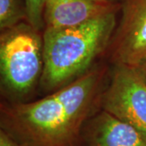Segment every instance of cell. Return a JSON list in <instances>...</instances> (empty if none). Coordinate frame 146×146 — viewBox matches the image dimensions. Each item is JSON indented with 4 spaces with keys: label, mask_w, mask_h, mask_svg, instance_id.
Returning <instances> with one entry per match:
<instances>
[{
    "label": "cell",
    "mask_w": 146,
    "mask_h": 146,
    "mask_svg": "<svg viewBox=\"0 0 146 146\" xmlns=\"http://www.w3.org/2000/svg\"><path fill=\"white\" fill-rule=\"evenodd\" d=\"M101 102L103 110L134 127L146 137V84L135 68L115 64Z\"/></svg>",
    "instance_id": "4"
},
{
    "label": "cell",
    "mask_w": 146,
    "mask_h": 146,
    "mask_svg": "<svg viewBox=\"0 0 146 146\" xmlns=\"http://www.w3.org/2000/svg\"><path fill=\"white\" fill-rule=\"evenodd\" d=\"M109 48L115 64L136 68L146 58V0H123Z\"/></svg>",
    "instance_id": "5"
},
{
    "label": "cell",
    "mask_w": 146,
    "mask_h": 146,
    "mask_svg": "<svg viewBox=\"0 0 146 146\" xmlns=\"http://www.w3.org/2000/svg\"><path fill=\"white\" fill-rule=\"evenodd\" d=\"M106 1L109 2V3H112V4H114V5L120 6V3H122V1H123V0H106Z\"/></svg>",
    "instance_id": "12"
},
{
    "label": "cell",
    "mask_w": 146,
    "mask_h": 146,
    "mask_svg": "<svg viewBox=\"0 0 146 146\" xmlns=\"http://www.w3.org/2000/svg\"><path fill=\"white\" fill-rule=\"evenodd\" d=\"M134 68L137 74L141 76V78L146 84V58L138 66H136V68Z\"/></svg>",
    "instance_id": "11"
},
{
    "label": "cell",
    "mask_w": 146,
    "mask_h": 146,
    "mask_svg": "<svg viewBox=\"0 0 146 146\" xmlns=\"http://www.w3.org/2000/svg\"><path fill=\"white\" fill-rule=\"evenodd\" d=\"M0 69L2 82L16 94L29 93L43 69V39L27 21L1 32Z\"/></svg>",
    "instance_id": "3"
},
{
    "label": "cell",
    "mask_w": 146,
    "mask_h": 146,
    "mask_svg": "<svg viewBox=\"0 0 146 146\" xmlns=\"http://www.w3.org/2000/svg\"><path fill=\"white\" fill-rule=\"evenodd\" d=\"M90 146H146V137L134 127L102 110L87 132Z\"/></svg>",
    "instance_id": "7"
},
{
    "label": "cell",
    "mask_w": 146,
    "mask_h": 146,
    "mask_svg": "<svg viewBox=\"0 0 146 146\" xmlns=\"http://www.w3.org/2000/svg\"><path fill=\"white\" fill-rule=\"evenodd\" d=\"M119 11L77 26L44 29L40 79L43 90L52 93L89 72L94 60L109 47Z\"/></svg>",
    "instance_id": "2"
},
{
    "label": "cell",
    "mask_w": 146,
    "mask_h": 146,
    "mask_svg": "<svg viewBox=\"0 0 146 146\" xmlns=\"http://www.w3.org/2000/svg\"><path fill=\"white\" fill-rule=\"evenodd\" d=\"M104 73L95 68L42 99L3 107L1 129L21 146H78Z\"/></svg>",
    "instance_id": "1"
},
{
    "label": "cell",
    "mask_w": 146,
    "mask_h": 146,
    "mask_svg": "<svg viewBox=\"0 0 146 146\" xmlns=\"http://www.w3.org/2000/svg\"><path fill=\"white\" fill-rule=\"evenodd\" d=\"M27 21L25 0H0L1 32Z\"/></svg>",
    "instance_id": "8"
},
{
    "label": "cell",
    "mask_w": 146,
    "mask_h": 146,
    "mask_svg": "<svg viewBox=\"0 0 146 146\" xmlns=\"http://www.w3.org/2000/svg\"><path fill=\"white\" fill-rule=\"evenodd\" d=\"M0 146H21L3 130H0Z\"/></svg>",
    "instance_id": "10"
},
{
    "label": "cell",
    "mask_w": 146,
    "mask_h": 146,
    "mask_svg": "<svg viewBox=\"0 0 146 146\" xmlns=\"http://www.w3.org/2000/svg\"><path fill=\"white\" fill-rule=\"evenodd\" d=\"M46 0H25L27 8V22L37 31L45 29L43 11Z\"/></svg>",
    "instance_id": "9"
},
{
    "label": "cell",
    "mask_w": 146,
    "mask_h": 146,
    "mask_svg": "<svg viewBox=\"0 0 146 146\" xmlns=\"http://www.w3.org/2000/svg\"><path fill=\"white\" fill-rule=\"evenodd\" d=\"M117 10L119 6L106 0H46L43 11L45 29L77 26Z\"/></svg>",
    "instance_id": "6"
}]
</instances>
